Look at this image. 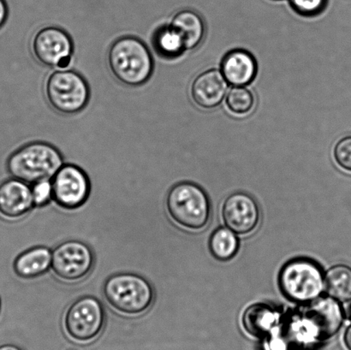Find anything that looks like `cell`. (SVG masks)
<instances>
[{
  "label": "cell",
  "mask_w": 351,
  "mask_h": 350,
  "mask_svg": "<svg viewBox=\"0 0 351 350\" xmlns=\"http://www.w3.org/2000/svg\"><path fill=\"white\" fill-rule=\"evenodd\" d=\"M280 286L285 297L295 303H305L317 299L325 288L322 271L312 260H292L283 267Z\"/></svg>",
  "instance_id": "cell-6"
},
{
  "label": "cell",
  "mask_w": 351,
  "mask_h": 350,
  "mask_svg": "<svg viewBox=\"0 0 351 350\" xmlns=\"http://www.w3.org/2000/svg\"><path fill=\"white\" fill-rule=\"evenodd\" d=\"M34 207L29 184L12 178L0 184V215L9 221L22 218Z\"/></svg>",
  "instance_id": "cell-13"
},
{
  "label": "cell",
  "mask_w": 351,
  "mask_h": 350,
  "mask_svg": "<svg viewBox=\"0 0 351 350\" xmlns=\"http://www.w3.org/2000/svg\"><path fill=\"white\" fill-rule=\"evenodd\" d=\"M105 321L101 301L87 296L79 298L68 308L64 316V328L72 340L85 344L101 334Z\"/></svg>",
  "instance_id": "cell-8"
},
{
  "label": "cell",
  "mask_w": 351,
  "mask_h": 350,
  "mask_svg": "<svg viewBox=\"0 0 351 350\" xmlns=\"http://www.w3.org/2000/svg\"><path fill=\"white\" fill-rule=\"evenodd\" d=\"M30 48L38 63L47 68H68L73 60V40L60 27L47 26L38 30L31 40Z\"/></svg>",
  "instance_id": "cell-7"
},
{
  "label": "cell",
  "mask_w": 351,
  "mask_h": 350,
  "mask_svg": "<svg viewBox=\"0 0 351 350\" xmlns=\"http://www.w3.org/2000/svg\"><path fill=\"white\" fill-rule=\"evenodd\" d=\"M152 46L156 53L166 60H175L187 51L182 36L170 24L158 27L154 31Z\"/></svg>",
  "instance_id": "cell-19"
},
{
  "label": "cell",
  "mask_w": 351,
  "mask_h": 350,
  "mask_svg": "<svg viewBox=\"0 0 351 350\" xmlns=\"http://www.w3.org/2000/svg\"><path fill=\"white\" fill-rule=\"evenodd\" d=\"M184 41L186 50H194L206 36V24L198 12L191 9L179 10L169 23Z\"/></svg>",
  "instance_id": "cell-16"
},
{
  "label": "cell",
  "mask_w": 351,
  "mask_h": 350,
  "mask_svg": "<svg viewBox=\"0 0 351 350\" xmlns=\"http://www.w3.org/2000/svg\"><path fill=\"white\" fill-rule=\"evenodd\" d=\"M277 321V314L274 308L267 304L257 303L245 311L243 325L247 334L261 338L273 330Z\"/></svg>",
  "instance_id": "cell-18"
},
{
  "label": "cell",
  "mask_w": 351,
  "mask_h": 350,
  "mask_svg": "<svg viewBox=\"0 0 351 350\" xmlns=\"http://www.w3.org/2000/svg\"><path fill=\"white\" fill-rule=\"evenodd\" d=\"M103 294L113 310L127 317L146 313L154 299V289L149 281L134 273L110 277L104 284Z\"/></svg>",
  "instance_id": "cell-3"
},
{
  "label": "cell",
  "mask_w": 351,
  "mask_h": 350,
  "mask_svg": "<svg viewBox=\"0 0 351 350\" xmlns=\"http://www.w3.org/2000/svg\"><path fill=\"white\" fill-rule=\"evenodd\" d=\"M0 350H23L19 346L14 345H3L0 346Z\"/></svg>",
  "instance_id": "cell-28"
},
{
  "label": "cell",
  "mask_w": 351,
  "mask_h": 350,
  "mask_svg": "<svg viewBox=\"0 0 351 350\" xmlns=\"http://www.w3.org/2000/svg\"><path fill=\"white\" fill-rule=\"evenodd\" d=\"M212 255L217 260L227 262L236 255L239 249V238L228 227H220L213 233L209 241Z\"/></svg>",
  "instance_id": "cell-20"
},
{
  "label": "cell",
  "mask_w": 351,
  "mask_h": 350,
  "mask_svg": "<svg viewBox=\"0 0 351 350\" xmlns=\"http://www.w3.org/2000/svg\"><path fill=\"white\" fill-rule=\"evenodd\" d=\"M222 214L227 227L240 235L253 232L260 221V210L256 201L250 195L239 192L226 199Z\"/></svg>",
  "instance_id": "cell-12"
},
{
  "label": "cell",
  "mask_w": 351,
  "mask_h": 350,
  "mask_svg": "<svg viewBox=\"0 0 351 350\" xmlns=\"http://www.w3.org/2000/svg\"><path fill=\"white\" fill-rule=\"evenodd\" d=\"M166 203L171 218L182 227L199 229L208 223L211 205L208 195L198 185L189 182L174 185Z\"/></svg>",
  "instance_id": "cell-5"
},
{
  "label": "cell",
  "mask_w": 351,
  "mask_h": 350,
  "mask_svg": "<svg viewBox=\"0 0 351 350\" xmlns=\"http://www.w3.org/2000/svg\"><path fill=\"white\" fill-rule=\"evenodd\" d=\"M44 95L48 105L58 114H78L90 101V88L79 72L68 68L54 70L44 84Z\"/></svg>",
  "instance_id": "cell-4"
},
{
  "label": "cell",
  "mask_w": 351,
  "mask_h": 350,
  "mask_svg": "<svg viewBox=\"0 0 351 350\" xmlns=\"http://www.w3.org/2000/svg\"><path fill=\"white\" fill-rule=\"evenodd\" d=\"M63 164V155L57 147L45 142H32L10 154L6 168L13 178L33 185L53 179Z\"/></svg>",
  "instance_id": "cell-2"
},
{
  "label": "cell",
  "mask_w": 351,
  "mask_h": 350,
  "mask_svg": "<svg viewBox=\"0 0 351 350\" xmlns=\"http://www.w3.org/2000/svg\"><path fill=\"white\" fill-rule=\"evenodd\" d=\"M53 201L66 210L80 208L88 200L91 185L88 175L73 164H64L51 180Z\"/></svg>",
  "instance_id": "cell-10"
},
{
  "label": "cell",
  "mask_w": 351,
  "mask_h": 350,
  "mask_svg": "<svg viewBox=\"0 0 351 350\" xmlns=\"http://www.w3.org/2000/svg\"><path fill=\"white\" fill-rule=\"evenodd\" d=\"M343 341L348 350H351V325L346 329L345 337H343Z\"/></svg>",
  "instance_id": "cell-27"
},
{
  "label": "cell",
  "mask_w": 351,
  "mask_h": 350,
  "mask_svg": "<svg viewBox=\"0 0 351 350\" xmlns=\"http://www.w3.org/2000/svg\"><path fill=\"white\" fill-rule=\"evenodd\" d=\"M291 9L299 16L315 17L324 12L328 0H289Z\"/></svg>",
  "instance_id": "cell-23"
},
{
  "label": "cell",
  "mask_w": 351,
  "mask_h": 350,
  "mask_svg": "<svg viewBox=\"0 0 351 350\" xmlns=\"http://www.w3.org/2000/svg\"><path fill=\"white\" fill-rule=\"evenodd\" d=\"M51 264V250L47 247H36L17 256L13 269L21 279H32L48 272Z\"/></svg>",
  "instance_id": "cell-17"
},
{
  "label": "cell",
  "mask_w": 351,
  "mask_h": 350,
  "mask_svg": "<svg viewBox=\"0 0 351 350\" xmlns=\"http://www.w3.org/2000/svg\"><path fill=\"white\" fill-rule=\"evenodd\" d=\"M346 314L347 316H348L349 320L351 321V301H350L348 306L346 308Z\"/></svg>",
  "instance_id": "cell-29"
},
{
  "label": "cell",
  "mask_w": 351,
  "mask_h": 350,
  "mask_svg": "<svg viewBox=\"0 0 351 350\" xmlns=\"http://www.w3.org/2000/svg\"><path fill=\"white\" fill-rule=\"evenodd\" d=\"M8 16L9 9L5 0H0V29L5 25Z\"/></svg>",
  "instance_id": "cell-26"
},
{
  "label": "cell",
  "mask_w": 351,
  "mask_h": 350,
  "mask_svg": "<svg viewBox=\"0 0 351 350\" xmlns=\"http://www.w3.org/2000/svg\"><path fill=\"white\" fill-rule=\"evenodd\" d=\"M94 253L87 245L70 240L51 252V269L58 279L75 283L88 275L94 266Z\"/></svg>",
  "instance_id": "cell-9"
},
{
  "label": "cell",
  "mask_w": 351,
  "mask_h": 350,
  "mask_svg": "<svg viewBox=\"0 0 351 350\" xmlns=\"http://www.w3.org/2000/svg\"><path fill=\"white\" fill-rule=\"evenodd\" d=\"M229 84L222 72L210 68L202 72L193 81L191 94L193 101L202 109L218 108L225 99Z\"/></svg>",
  "instance_id": "cell-14"
},
{
  "label": "cell",
  "mask_w": 351,
  "mask_h": 350,
  "mask_svg": "<svg viewBox=\"0 0 351 350\" xmlns=\"http://www.w3.org/2000/svg\"><path fill=\"white\" fill-rule=\"evenodd\" d=\"M220 71L229 84L245 87L256 78L258 64L256 58L249 51L234 49L223 57Z\"/></svg>",
  "instance_id": "cell-15"
},
{
  "label": "cell",
  "mask_w": 351,
  "mask_h": 350,
  "mask_svg": "<svg viewBox=\"0 0 351 350\" xmlns=\"http://www.w3.org/2000/svg\"><path fill=\"white\" fill-rule=\"evenodd\" d=\"M34 207H45L53 200L51 181L39 182L31 185Z\"/></svg>",
  "instance_id": "cell-25"
},
{
  "label": "cell",
  "mask_w": 351,
  "mask_h": 350,
  "mask_svg": "<svg viewBox=\"0 0 351 350\" xmlns=\"http://www.w3.org/2000/svg\"><path fill=\"white\" fill-rule=\"evenodd\" d=\"M325 287L330 297L346 300L351 297V267L338 265L326 274Z\"/></svg>",
  "instance_id": "cell-21"
},
{
  "label": "cell",
  "mask_w": 351,
  "mask_h": 350,
  "mask_svg": "<svg viewBox=\"0 0 351 350\" xmlns=\"http://www.w3.org/2000/svg\"><path fill=\"white\" fill-rule=\"evenodd\" d=\"M110 72L117 81L127 87H140L152 77L154 60L149 47L139 38L119 37L108 51Z\"/></svg>",
  "instance_id": "cell-1"
},
{
  "label": "cell",
  "mask_w": 351,
  "mask_h": 350,
  "mask_svg": "<svg viewBox=\"0 0 351 350\" xmlns=\"http://www.w3.org/2000/svg\"><path fill=\"white\" fill-rule=\"evenodd\" d=\"M345 313L341 304L332 297H318L305 312L306 330L318 341L335 336L342 327Z\"/></svg>",
  "instance_id": "cell-11"
},
{
  "label": "cell",
  "mask_w": 351,
  "mask_h": 350,
  "mask_svg": "<svg viewBox=\"0 0 351 350\" xmlns=\"http://www.w3.org/2000/svg\"><path fill=\"white\" fill-rule=\"evenodd\" d=\"M256 99L252 92L244 86H233L226 95V105L237 115H245L252 111Z\"/></svg>",
  "instance_id": "cell-22"
},
{
  "label": "cell",
  "mask_w": 351,
  "mask_h": 350,
  "mask_svg": "<svg viewBox=\"0 0 351 350\" xmlns=\"http://www.w3.org/2000/svg\"><path fill=\"white\" fill-rule=\"evenodd\" d=\"M337 164L351 173V136H346L337 142L333 151Z\"/></svg>",
  "instance_id": "cell-24"
}]
</instances>
